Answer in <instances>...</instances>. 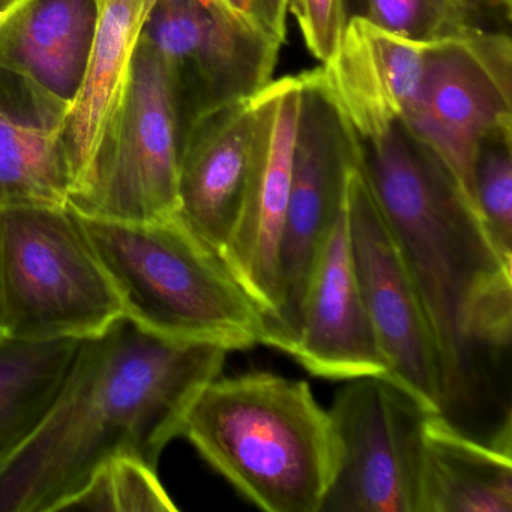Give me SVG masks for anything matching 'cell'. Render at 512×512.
Segmentation results:
<instances>
[{
	"instance_id": "cell-24",
	"label": "cell",
	"mask_w": 512,
	"mask_h": 512,
	"mask_svg": "<svg viewBox=\"0 0 512 512\" xmlns=\"http://www.w3.org/2000/svg\"><path fill=\"white\" fill-rule=\"evenodd\" d=\"M289 5L290 0H250V14L266 32L284 43Z\"/></svg>"
},
{
	"instance_id": "cell-9",
	"label": "cell",
	"mask_w": 512,
	"mask_h": 512,
	"mask_svg": "<svg viewBox=\"0 0 512 512\" xmlns=\"http://www.w3.org/2000/svg\"><path fill=\"white\" fill-rule=\"evenodd\" d=\"M337 466L320 512H421L428 412L389 377H356L328 410Z\"/></svg>"
},
{
	"instance_id": "cell-19",
	"label": "cell",
	"mask_w": 512,
	"mask_h": 512,
	"mask_svg": "<svg viewBox=\"0 0 512 512\" xmlns=\"http://www.w3.org/2000/svg\"><path fill=\"white\" fill-rule=\"evenodd\" d=\"M82 340H0V464L46 418Z\"/></svg>"
},
{
	"instance_id": "cell-20",
	"label": "cell",
	"mask_w": 512,
	"mask_h": 512,
	"mask_svg": "<svg viewBox=\"0 0 512 512\" xmlns=\"http://www.w3.org/2000/svg\"><path fill=\"white\" fill-rule=\"evenodd\" d=\"M493 16L509 20L511 11L488 0H367L362 17L395 37L430 46L475 29L497 28L488 25Z\"/></svg>"
},
{
	"instance_id": "cell-7",
	"label": "cell",
	"mask_w": 512,
	"mask_h": 512,
	"mask_svg": "<svg viewBox=\"0 0 512 512\" xmlns=\"http://www.w3.org/2000/svg\"><path fill=\"white\" fill-rule=\"evenodd\" d=\"M289 199L278 250V313L262 344L289 352L317 256L346 203L356 149L320 68L299 76Z\"/></svg>"
},
{
	"instance_id": "cell-25",
	"label": "cell",
	"mask_w": 512,
	"mask_h": 512,
	"mask_svg": "<svg viewBox=\"0 0 512 512\" xmlns=\"http://www.w3.org/2000/svg\"><path fill=\"white\" fill-rule=\"evenodd\" d=\"M28 0H0V26L7 23Z\"/></svg>"
},
{
	"instance_id": "cell-8",
	"label": "cell",
	"mask_w": 512,
	"mask_h": 512,
	"mask_svg": "<svg viewBox=\"0 0 512 512\" xmlns=\"http://www.w3.org/2000/svg\"><path fill=\"white\" fill-rule=\"evenodd\" d=\"M142 37L166 65L182 145L203 116L266 88L283 44L226 0H155Z\"/></svg>"
},
{
	"instance_id": "cell-22",
	"label": "cell",
	"mask_w": 512,
	"mask_h": 512,
	"mask_svg": "<svg viewBox=\"0 0 512 512\" xmlns=\"http://www.w3.org/2000/svg\"><path fill=\"white\" fill-rule=\"evenodd\" d=\"M475 205L500 256L512 260V128L491 134L479 149Z\"/></svg>"
},
{
	"instance_id": "cell-4",
	"label": "cell",
	"mask_w": 512,
	"mask_h": 512,
	"mask_svg": "<svg viewBox=\"0 0 512 512\" xmlns=\"http://www.w3.org/2000/svg\"><path fill=\"white\" fill-rule=\"evenodd\" d=\"M80 221L124 316L140 328L227 352L262 343V314L253 299L223 257L178 218L145 224Z\"/></svg>"
},
{
	"instance_id": "cell-2",
	"label": "cell",
	"mask_w": 512,
	"mask_h": 512,
	"mask_svg": "<svg viewBox=\"0 0 512 512\" xmlns=\"http://www.w3.org/2000/svg\"><path fill=\"white\" fill-rule=\"evenodd\" d=\"M226 356L214 344L152 334L127 316L83 338L52 409L0 464V512L64 511L112 458L158 469Z\"/></svg>"
},
{
	"instance_id": "cell-15",
	"label": "cell",
	"mask_w": 512,
	"mask_h": 512,
	"mask_svg": "<svg viewBox=\"0 0 512 512\" xmlns=\"http://www.w3.org/2000/svg\"><path fill=\"white\" fill-rule=\"evenodd\" d=\"M68 113L34 80L0 64V208L67 205Z\"/></svg>"
},
{
	"instance_id": "cell-12",
	"label": "cell",
	"mask_w": 512,
	"mask_h": 512,
	"mask_svg": "<svg viewBox=\"0 0 512 512\" xmlns=\"http://www.w3.org/2000/svg\"><path fill=\"white\" fill-rule=\"evenodd\" d=\"M299 76L254 95L256 136L241 217L220 256L260 310L263 334L278 313V250L289 199L298 121ZM263 338V335H262Z\"/></svg>"
},
{
	"instance_id": "cell-5",
	"label": "cell",
	"mask_w": 512,
	"mask_h": 512,
	"mask_svg": "<svg viewBox=\"0 0 512 512\" xmlns=\"http://www.w3.org/2000/svg\"><path fill=\"white\" fill-rule=\"evenodd\" d=\"M121 298L70 206L0 208V319L16 340L94 337Z\"/></svg>"
},
{
	"instance_id": "cell-16",
	"label": "cell",
	"mask_w": 512,
	"mask_h": 512,
	"mask_svg": "<svg viewBox=\"0 0 512 512\" xmlns=\"http://www.w3.org/2000/svg\"><path fill=\"white\" fill-rule=\"evenodd\" d=\"M511 418L484 443L428 413L422 427L421 512H511Z\"/></svg>"
},
{
	"instance_id": "cell-1",
	"label": "cell",
	"mask_w": 512,
	"mask_h": 512,
	"mask_svg": "<svg viewBox=\"0 0 512 512\" xmlns=\"http://www.w3.org/2000/svg\"><path fill=\"white\" fill-rule=\"evenodd\" d=\"M367 181L410 277L436 344L443 416L475 406L484 353L508 349L512 260L494 247L476 209L403 109L382 97L337 100Z\"/></svg>"
},
{
	"instance_id": "cell-6",
	"label": "cell",
	"mask_w": 512,
	"mask_h": 512,
	"mask_svg": "<svg viewBox=\"0 0 512 512\" xmlns=\"http://www.w3.org/2000/svg\"><path fill=\"white\" fill-rule=\"evenodd\" d=\"M181 151L166 65L140 37L121 103L67 206L80 217L116 223L172 220L178 212Z\"/></svg>"
},
{
	"instance_id": "cell-11",
	"label": "cell",
	"mask_w": 512,
	"mask_h": 512,
	"mask_svg": "<svg viewBox=\"0 0 512 512\" xmlns=\"http://www.w3.org/2000/svg\"><path fill=\"white\" fill-rule=\"evenodd\" d=\"M350 253L388 371L428 412L443 415L436 344L415 283L358 164L347 182Z\"/></svg>"
},
{
	"instance_id": "cell-27",
	"label": "cell",
	"mask_w": 512,
	"mask_h": 512,
	"mask_svg": "<svg viewBox=\"0 0 512 512\" xmlns=\"http://www.w3.org/2000/svg\"><path fill=\"white\" fill-rule=\"evenodd\" d=\"M488 2L496 5V7L503 8V10L511 11V0H488Z\"/></svg>"
},
{
	"instance_id": "cell-26",
	"label": "cell",
	"mask_w": 512,
	"mask_h": 512,
	"mask_svg": "<svg viewBox=\"0 0 512 512\" xmlns=\"http://www.w3.org/2000/svg\"><path fill=\"white\" fill-rule=\"evenodd\" d=\"M227 4L230 7L235 8L236 11H241V13L250 14V0H226Z\"/></svg>"
},
{
	"instance_id": "cell-3",
	"label": "cell",
	"mask_w": 512,
	"mask_h": 512,
	"mask_svg": "<svg viewBox=\"0 0 512 512\" xmlns=\"http://www.w3.org/2000/svg\"><path fill=\"white\" fill-rule=\"evenodd\" d=\"M181 434L257 508L320 512L337 439L304 380L271 371L217 377L191 404Z\"/></svg>"
},
{
	"instance_id": "cell-14",
	"label": "cell",
	"mask_w": 512,
	"mask_h": 512,
	"mask_svg": "<svg viewBox=\"0 0 512 512\" xmlns=\"http://www.w3.org/2000/svg\"><path fill=\"white\" fill-rule=\"evenodd\" d=\"M253 100L215 110L185 136L176 218L221 254L241 217L253 163Z\"/></svg>"
},
{
	"instance_id": "cell-28",
	"label": "cell",
	"mask_w": 512,
	"mask_h": 512,
	"mask_svg": "<svg viewBox=\"0 0 512 512\" xmlns=\"http://www.w3.org/2000/svg\"><path fill=\"white\" fill-rule=\"evenodd\" d=\"M5 337H7V335H5L4 325H2V319H0V340Z\"/></svg>"
},
{
	"instance_id": "cell-21",
	"label": "cell",
	"mask_w": 512,
	"mask_h": 512,
	"mask_svg": "<svg viewBox=\"0 0 512 512\" xmlns=\"http://www.w3.org/2000/svg\"><path fill=\"white\" fill-rule=\"evenodd\" d=\"M112 512H175V503L161 485L157 469L137 458L116 457L92 476L89 484L65 506Z\"/></svg>"
},
{
	"instance_id": "cell-10",
	"label": "cell",
	"mask_w": 512,
	"mask_h": 512,
	"mask_svg": "<svg viewBox=\"0 0 512 512\" xmlns=\"http://www.w3.org/2000/svg\"><path fill=\"white\" fill-rule=\"evenodd\" d=\"M511 97L508 32L475 29L425 49L418 92L404 118L439 155L475 209L476 158L485 139L512 128Z\"/></svg>"
},
{
	"instance_id": "cell-18",
	"label": "cell",
	"mask_w": 512,
	"mask_h": 512,
	"mask_svg": "<svg viewBox=\"0 0 512 512\" xmlns=\"http://www.w3.org/2000/svg\"><path fill=\"white\" fill-rule=\"evenodd\" d=\"M154 4L155 0H101L85 82L65 125L73 188L85 175L104 128L121 103L134 53Z\"/></svg>"
},
{
	"instance_id": "cell-13",
	"label": "cell",
	"mask_w": 512,
	"mask_h": 512,
	"mask_svg": "<svg viewBox=\"0 0 512 512\" xmlns=\"http://www.w3.org/2000/svg\"><path fill=\"white\" fill-rule=\"evenodd\" d=\"M287 355L323 379L388 371L353 268L346 203L314 263Z\"/></svg>"
},
{
	"instance_id": "cell-23",
	"label": "cell",
	"mask_w": 512,
	"mask_h": 512,
	"mask_svg": "<svg viewBox=\"0 0 512 512\" xmlns=\"http://www.w3.org/2000/svg\"><path fill=\"white\" fill-rule=\"evenodd\" d=\"M293 13L298 20L305 46L322 62L331 61L338 52L347 20L341 0H293Z\"/></svg>"
},
{
	"instance_id": "cell-17",
	"label": "cell",
	"mask_w": 512,
	"mask_h": 512,
	"mask_svg": "<svg viewBox=\"0 0 512 512\" xmlns=\"http://www.w3.org/2000/svg\"><path fill=\"white\" fill-rule=\"evenodd\" d=\"M100 7L101 0H28L0 26V64L71 110L85 82Z\"/></svg>"
}]
</instances>
